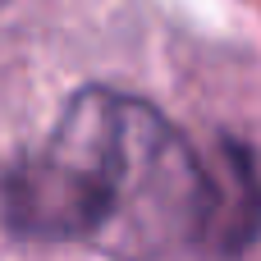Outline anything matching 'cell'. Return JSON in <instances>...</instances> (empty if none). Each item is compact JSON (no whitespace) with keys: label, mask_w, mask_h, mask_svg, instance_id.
Instances as JSON below:
<instances>
[{"label":"cell","mask_w":261,"mask_h":261,"mask_svg":"<svg viewBox=\"0 0 261 261\" xmlns=\"http://www.w3.org/2000/svg\"><path fill=\"white\" fill-rule=\"evenodd\" d=\"M5 220L41 243L115 252L216 248L220 161L206 165L147 101L87 87L5 184Z\"/></svg>","instance_id":"6da1fadb"}]
</instances>
